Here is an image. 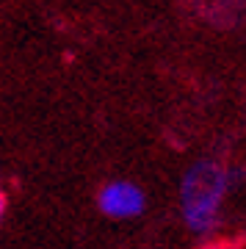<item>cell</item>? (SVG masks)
<instances>
[{
	"instance_id": "cell-1",
	"label": "cell",
	"mask_w": 246,
	"mask_h": 249,
	"mask_svg": "<svg viewBox=\"0 0 246 249\" xmlns=\"http://www.w3.org/2000/svg\"><path fill=\"white\" fill-rule=\"evenodd\" d=\"M229 180L232 175L216 160H199L185 172L180 186V205L191 232L208 235L211 230H216L221 205L229 191Z\"/></svg>"
},
{
	"instance_id": "cell-2",
	"label": "cell",
	"mask_w": 246,
	"mask_h": 249,
	"mask_svg": "<svg viewBox=\"0 0 246 249\" xmlns=\"http://www.w3.org/2000/svg\"><path fill=\"white\" fill-rule=\"evenodd\" d=\"M100 211L111 219H136L144 213L147 196L141 191V186L130 183V180H111L100 188Z\"/></svg>"
},
{
	"instance_id": "cell-3",
	"label": "cell",
	"mask_w": 246,
	"mask_h": 249,
	"mask_svg": "<svg viewBox=\"0 0 246 249\" xmlns=\"http://www.w3.org/2000/svg\"><path fill=\"white\" fill-rule=\"evenodd\" d=\"M235 247H238V241H219V244H208L202 249H235Z\"/></svg>"
},
{
	"instance_id": "cell-4",
	"label": "cell",
	"mask_w": 246,
	"mask_h": 249,
	"mask_svg": "<svg viewBox=\"0 0 246 249\" xmlns=\"http://www.w3.org/2000/svg\"><path fill=\"white\" fill-rule=\"evenodd\" d=\"M3 216H6V194L0 191V222H3Z\"/></svg>"
}]
</instances>
